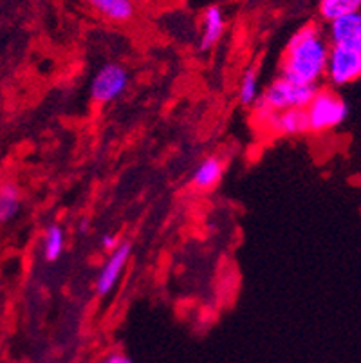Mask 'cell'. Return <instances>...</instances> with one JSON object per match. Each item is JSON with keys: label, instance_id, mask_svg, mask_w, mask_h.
Segmentation results:
<instances>
[{"label": "cell", "instance_id": "cell-1", "mask_svg": "<svg viewBox=\"0 0 361 363\" xmlns=\"http://www.w3.org/2000/svg\"><path fill=\"white\" fill-rule=\"evenodd\" d=\"M331 44L316 24H306L287 42L280 74L300 85L318 87L326 78Z\"/></svg>", "mask_w": 361, "mask_h": 363}, {"label": "cell", "instance_id": "cell-7", "mask_svg": "<svg viewBox=\"0 0 361 363\" xmlns=\"http://www.w3.org/2000/svg\"><path fill=\"white\" fill-rule=\"evenodd\" d=\"M132 253V244L128 240H121L114 252L109 253L107 262L104 264L101 272H99L98 280H96V293L99 296H105L114 289V286L118 284L119 277L125 272L127 267L128 259H130Z\"/></svg>", "mask_w": 361, "mask_h": 363}, {"label": "cell", "instance_id": "cell-3", "mask_svg": "<svg viewBox=\"0 0 361 363\" xmlns=\"http://www.w3.org/2000/svg\"><path fill=\"white\" fill-rule=\"evenodd\" d=\"M307 120H309V132L322 134L340 127L347 120L349 107L336 91L333 89H316L313 100L306 107Z\"/></svg>", "mask_w": 361, "mask_h": 363}, {"label": "cell", "instance_id": "cell-16", "mask_svg": "<svg viewBox=\"0 0 361 363\" xmlns=\"http://www.w3.org/2000/svg\"><path fill=\"white\" fill-rule=\"evenodd\" d=\"M121 244V240H119L118 235H112V233H109V235H104L101 237V246H104L105 252H114L116 247Z\"/></svg>", "mask_w": 361, "mask_h": 363}, {"label": "cell", "instance_id": "cell-14", "mask_svg": "<svg viewBox=\"0 0 361 363\" xmlns=\"http://www.w3.org/2000/svg\"><path fill=\"white\" fill-rule=\"evenodd\" d=\"M65 247V233L62 230V226L58 224H51V226L45 230L44 240H42V252L48 262H55L62 257Z\"/></svg>", "mask_w": 361, "mask_h": 363}, {"label": "cell", "instance_id": "cell-9", "mask_svg": "<svg viewBox=\"0 0 361 363\" xmlns=\"http://www.w3.org/2000/svg\"><path fill=\"white\" fill-rule=\"evenodd\" d=\"M224 168H226V164H224L223 157L208 156L206 160H203L195 167L194 174H191V184L201 192L213 190L223 179Z\"/></svg>", "mask_w": 361, "mask_h": 363}, {"label": "cell", "instance_id": "cell-13", "mask_svg": "<svg viewBox=\"0 0 361 363\" xmlns=\"http://www.w3.org/2000/svg\"><path fill=\"white\" fill-rule=\"evenodd\" d=\"M361 9V0H322L320 16L326 22H333L342 16L352 15Z\"/></svg>", "mask_w": 361, "mask_h": 363}, {"label": "cell", "instance_id": "cell-2", "mask_svg": "<svg viewBox=\"0 0 361 363\" xmlns=\"http://www.w3.org/2000/svg\"><path fill=\"white\" fill-rule=\"evenodd\" d=\"M316 89L311 85L294 84L289 78L280 74L264 91H260V96L253 105L255 120H262L270 114L287 108H306L307 104L313 100Z\"/></svg>", "mask_w": 361, "mask_h": 363}, {"label": "cell", "instance_id": "cell-11", "mask_svg": "<svg viewBox=\"0 0 361 363\" xmlns=\"http://www.w3.org/2000/svg\"><path fill=\"white\" fill-rule=\"evenodd\" d=\"M89 8L111 22L123 24L135 15L134 0H84Z\"/></svg>", "mask_w": 361, "mask_h": 363}, {"label": "cell", "instance_id": "cell-17", "mask_svg": "<svg viewBox=\"0 0 361 363\" xmlns=\"http://www.w3.org/2000/svg\"><path fill=\"white\" fill-rule=\"evenodd\" d=\"M104 363H132V359L127 354H123V352H112V354L105 358Z\"/></svg>", "mask_w": 361, "mask_h": 363}, {"label": "cell", "instance_id": "cell-4", "mask_svg": "<svg viewBox=\"0 0 361 363\" xmlns=\"http://www.w3.org/2000/svg\"><path fill=\"white\" fill-rule=\"evenodd\" d=\"M128 87V71L121 64H105L91 82V98L96 104H111L118 100Z\"/></svg>", "mask_w": 361, "mask_h": 363}, {"label": "cell", "instance_id": "cell-15", "mask_svg": "<svg viewBox=\"0 0 361 363\" xmlns=\"http://www.w3.org/2000/svg\"><path fill=\"white\" fill-rule=\"evenodd\" d=\"M260 96V85H258V72L255 67L244 71L240 84H238V101L244 107H253Z\"/></svg>", "mask_w": 361, "mask_h": 363}, {"label": "cell", "instance_id": "cell-8", "mask_svg": "<svg viewBox=\"0 0 361 363\" xmlns=\"http://www.w3.org/2000/svg\"><path fill=\"white\" fill-rule=\"evenodd\" d=\"M329 44L361 52V11L329 22Z\"/></svg>", "mask_w": 361, "mask_h": 363}, {"label": "cell", "instance_id": "cell-6", "mask_svg": "<svg viewBox=\"0 0 361 363\" xmlns=\"http://www.w3.org/2000/svg\"><path fill=\"white\" fill-rule=\"evenodd\" d=\"M258 125L266 128L273 136L294 138L304 136L309 132V120H307L306 108H287L282 112H274V114L258 120Z\"/></svg>", "mask_w": 361, "mask_h": 363}, {"label": "cell", "instance_id": "cell-10", "mask_svg": "<svg viewBox=\"0 0 361 363\" xmlns=\"http://www.w3.org/2000/svg\"><path fill=\"white\" fill-rule=\"evenodd\" d=\"M224 29H226V21H224L221 8H217V6L208 8L203 15L199 48L203 49V51H210L211 48H215L221 42V38H223Z\"/></svg>", "mask_w": 361, "mask_h": 363}, {"label": "cell", "instance_id": "cell-12", "mask_svg": "<svg viewBox=\"0 0 361 363\" xmlns=\"http://www.w3.org/2000/svg\"><path fill=\"white\" fill-rule=\"evenodd\" d=\"M20 208V190L15 183L6 181L0 184V223H8Z\"/></svg>", "mask_w": 361, "mask_h": 363}, {"label": "cell", "instance_id": "cell-5", "mask_svg": "<svg viewBox=\"0 0 361 363\" xmlns=\"http://www.w3.org/2000/svg\"><path fill=\"white\" fill-rule=\"evenodd\" d=\"M326 78L334 87L350 85L361 78V52L331 45Z\"/></svg>", "mask_w": 361, "mask_h": 363}]
</instances>
